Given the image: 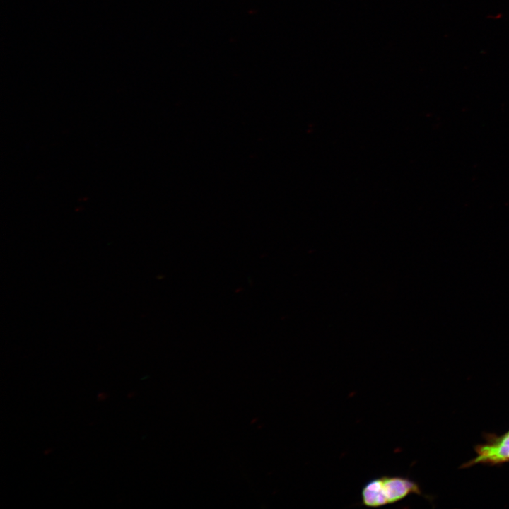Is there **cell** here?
<instances>
[{
    "label": "cell",
    "mask_w": 509,
    "mask_h": 509,
    "mask_svg": "<svg viewBox=\"0 0 509 509\" xmlns=\"http://www.w3.org/2000/svg\"><path fill=\"white\" fill-rule=\"evenodd\" d=\"M411 494L422 495L419 485L402 476H381L368 481L361 490V504L380 508L396 503Z\"/></svg>",
    "instance_id": "6da1fadb"
},
{
    "label": "cell",
    "mask_w": 509,
    "mask_h": 509,
    "mask_svg": "<svg viewBox=\"0 0 509 509\" xmlns=\"http://www.w3.org/2000/svg\"><path fill=\"white\" fill-rule=\"evenodd\" d=\"M475 457L464 464L467 468L475 464L498 465L509 462V430L502 435L488 434L484 443L476 446Z\"/></svg>",
    "instance_id": "7a4b0ae2"
}]
</instances>
